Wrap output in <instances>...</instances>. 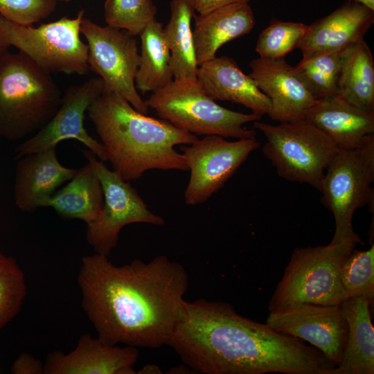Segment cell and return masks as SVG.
<instances>
[{
  "label": "cell",
  "instance_id": "13",
  "mask_svg": "<svg viewBox=\"0 0 374 374\" xmlns=\"http://www.w3.org/2000/svg\"><path fill=\"white\" fill-rule=\"evenodd\" d=\"M104 88V82L99 77L69 87L62 95L56 113L42 129L16 148L15 159L56 147L64 140L76 139L100 161H106L103 145L90 136L84 127L88 107L103 93Z\"/></svg>",
  "mask_w": 374,
  "mask_h": 374
},
{
  "label": "cell",
  "instance_id": "19",
  "mask_svg": "<svg viewBox=\"0 0 374 374\" xmlns=\"http://www.w3.org/2000/svg\"><path fill=\"white\" fill-rule=\"evenodd\" d=\"M304 119L325 133L339 149L357 147L374 136V111L338 94L316 100Z\"/></svg>",
  "mask_w": 374,
  "mask_h": 374
},
{
  "label": "cell",
  "instance_id": "11",
  "mask_svg": "<svg viewBox=\"0 0 374 374\" xmlns=\"http://www.w3.org/2000/svg\"><path fill=\"white\" fill-rule=\"evenodd\" d=\"M259 146L256 137L230 141L218 135L205 136L181 146V154L190 172L184 191L186 204L206 202Z\"/></svg>",
  "mask_w": 374,
  "mask_h": 374
},
{
  "label": "cell",
  "instance_id": "2",
  "mask_svg": "<svg viewBox=\"0 0 374 374\" xmlns=\"http://www.w3.org/2000/svg\"><path fill=\"white\" fill-rule=\"evenodd\" d=\"M167 345L204 374H328L335 367L317 348L204 299L184 300Z\"/></svg>",
  "mask_w": 374,
  "mask_h": 374
},
{
  "label": "cell",
  "instance_id": "1",
  "mask_svg": "<svg viewBox=\"0 0 374 374\" xmlns=\"http://www.w3.org/2000/svg\"><path fill=\"white\" fill-rule=\"evenodd\" d=\"M82 308L109 345L159 348L167 345L188 290L185 267L166 256L114 265L107 256H85L78 276Z\"/></svg>",
  "mask_w": 374,
  "mask_h": 374
},
{
  "label": "cell",
  "instance_id": "16",
  "mask_svg": "<svg viewBox=\"0 0 374 374\" xmlns=\"http://www.w3.org/2000/svg\"><path fill=\"white\" fill-rule=\"evenodd\" d=\"M249 75L269 98L268 116L279 123L305 118L316 99L296 75L294 67L284 59L256 58L250 64Z\"/></svg>",
  "mask_w": 374,
  "mask_h": 374
},
{
  "label": "cell",
  "instance_id": "8",
  "mask_svg": "<svg viewBox=\"0 0 374 374\" xmlns=\"http://www.w3.org/2000/svg\"><path fill=\"white\" fill-rule=\"evenodd\" d=\"M374 136L362 145L339 149L325 170L319 190L332 213L335 231L330 243L361 242L352 224L355 211L373 202Z\"/></svg>",
  "mask_w": 374,
  "mask_h": 374
},
{
  "label": "cell",
  "instance_id": "36",
  "mask_svg": "<svg viewBox=\"0 0 374 374\" xmlns=\"http://www.w3.org/2000/svg\"><path fill=\"white\" fill-rule=\"evenodd\" d=\"M374 10V0H355Z\"/></svg>",
  "mask_w": 374,
  "mask_h": 374
},
{
  "label": "cell",
  "instance_id": "37",
  "mask_svg": "<svg viewBox=\"0 0 374 374\" xmlns=\"http://www.w3.org/2000/svg\"><path fill=\"white\" fill-rule=\"evenodd\" d=\"M57 1V0H56ZM58 1H69V0H58Z\"/></svg>",
  "mask_w": 374,
  "mask_h": 374
},
{
  "label": "cell",
  "instance_id": "15",
  "mask_svg": "<svg viewBox=\"0 0 374 374\" xmlns=\"http://www.w3.org/2000/svg\"><path fill=\"white\" fill-rule=\"evenodd\" d=\"M374 23V10L347 0L328 15L308 25L301 42L303 60L341 53L364 39Z\"/></svg>",
  "mask_w": 374,
  "mask_h": 374
},
{
  "label": "cell",
  "instance_id": "21",
  "mask_svg": "<svg viewBox=\"0 0 374 374\" xmlns=\"http://www.w3.org/2000/svg\"><path fill=\"white\" fill-rule=\"evenodd\" d=\"M193 30L198 66L215 57L224 44L249 33L255 17L249 3L222 6L194 17Z\"/></svg>",
  "mask_w": 374,
  "mask_h": 374
},
{
  "label": "cell",
  "instance_id": "34",
  "mask_svg": "<svg viewBox=\"0 0 374 374\" xmlns=\"http://www.w3.org/2000/svg\"><path fill=\"white\" fill-rule=\"evenodd\" d=\"M250 0H193L195 12L204 14L215 8L238 3H249Z\"/></svg>",
  "mask_w": 374,
  "mask_h": 374
},
{
  "label": "cell",
  "instance_id": "29",
  "mask_svg": "<svg viewBox=\"0 0 374 374\" xmlns=\"http://www.w3.org/2000/svg\"><path fill=\"white\" fill-rule=\"evenodd\" d=\"M303 23L273 19L259 35L256 51L259 57L269 60L284 59L298 48L308 30Z\"/></svg>",
  "mask_w": 374,
  "mask_h": 374
},
{
  "label": "cell",
  "instance_id": "25",
  "mask_svg": "<svg viewBox=\"0 0 374 374\" xmlns=\"http://www.w3.org/2000/svg\"><path fill=\"white\" fill-rule=\"evenodd\" d=\"M338 95L374 111V60L364 39L341 52Z\"/></svg>",
  "mask_w": 374,
  "mask_h": 374
},
{
  "label": "cell",
  "instance_id": "28",
  "mask_svg": "<svg viewBox=\"0 0 374 374\" xmlns=\"http://www.w3.org/2000/svg\"><path fill=\"white\" fill-rule=\"evenodd\" d=\"M26 294V278L16 260L0 253V332L19 312Z\"/></svg>",
  "mask_w": 374,
  "mask_h": 374
},
{
  "label": "cell",
  "instance_id": "27",
  "mask_svg": "<svg viewBox=\"0 0 374 374\" xmlns=\"http://www.w3.org/2000/svg\"><path fill=\"white\" fill-rule=\"evenodd\" d=\"M341 52L302 59L294 67L296 75L316 100L338 94Z\"/></svg>",
  "mask_w": 374,
  "mask_h": 374
},
{
  "label": "cell",
  "instance_id": "20",
  "mask_svg": "<svg viewBox=\"0 0 374 374\" xmlns=\"http://www.w3.org/2000/svg\"><path fill=\"white\" fill-rule=\"evenodd\" d=\"M196 78L205 93L215 100L240 104L260 116L271 111L269 98L231 57H215L202 63L198 66Z\"/></svg>",
  "mask_w": 374,
  "mask_h": 374
},
{
  "label": "cell",
  "instance_id": "23",
  "mask_svg": "<svg viewBox=\"0 0 374 374\" xmlns=\"http://www.w3.org/2000/svg\"><path fill=\"white\" fill-rule=\"evenodd\" d=\"M363 297H348L340 305L348 324L340 363L328 374L374 373V328L370 306Z\"/></svg>",
  "mask_w": 374,
  "mask_h": 374
},
{
  "label": "cell",
  "instance_id": "24",
  "mask_svg": "<svg viewBox=\"0 0 374 374\" xmlns=\"http://www.w3.org/2000/svg\"><path fill=\"white\" fill-rule=\"evenodd\" d=\"M161 22H149L139 35L140 64L135 87L143 93L155 92L173 80L171 54L163 35Z\"/></svg>",
  "mask_w": 374,
  "mask_h": 374
},
{
  "label": "cell",
  "instance_id": "12",
  "mask_svg": "<svg viewBox=\"0 0 374 374\" xmlns=\"http://www.w3.org/2000/svg\"><path fill=\"white\" fill-rule=\"evenodd\" d=\"M98 171L104 204L100 216L87 225L88 243L99 254L108 256L116 247L121 230L132 223L162 226L164 220L153 213L129 181L99 161Z\"/></svg>",
  "mask_w": 374,
  "mask_h": 374
},
{
  "label": "cell",
  "instance_id": "6",
  "mask_svg": "<svg viewBox=\"0 0 374 374\" xmlns=\"http://www.w3.org/2000/svg\"><path fill=\"white\" fill-rule=\"evenodd\" d=\"M357 242L295 249L269 301L268 310L295 303L339 305L348 298L340 272Z\"/></svg>",
  "mask_w": 374,
  "mask_h": 374
},
{
  "label": "cell",
  "instance_id": "7",
  "mask_svg": "<svg viewBox=\"0 0 374 374\" xmlns=\"http://www.w3.org/2000/svg\"><path fill=\"white\" fill-rule=\"evenodd\" d=\"M81 10L37 27L10 21L0 15V51L15 47L50 73L84 75L90 70L88 46L80 38Z\"/></svg>",
  "mask_w": 374,
  "mask_h": 374
},
{
  "label": "cell",
  "instance_id": "10",
  "mask_svg": "<svg viewBox=\"0 0 374 374\" xmlns=\"http://www.w3.org/2000/svg\"><path fill=\"white\" fill-rule=\"evenodd\" d=\"M80 33L87 40L90 70L103 80L105 89L120 94L136 110L147 114L149 108L135 87L140 53L134 36L125 30L102 26L84 17Z\"/></svg>",
  "mask_w": 374,
  "mask_h": 374
},
{
  "label": "cell",
  "instance_id": "30",
  "mask_svg": "<svg viewBox=\"0 0 374 374\" xmlns=\"http://www.w3.org/2000/svg\"><path fill=\"white\" fill-rule=\"evenodd\" d=\"M340 278L348 297H363L373 303L374 244L364 251L354 248L342 265Z\"/></svg>",
  "mask_w": 374,
  "mask_h": 374
},
{
  "label": "cell",
  "instance_id": "18",
  "mask_svg": "<svg viewBox=\"0 0 374 374\" xmlns=\"http://www.w3.org/2000/svg\"><path fill=\"white\" fill-rule=\"evenodd\" d=\"M17 160L15 203L24 212H33L42 207L44 201L78 171L59 162L56 147L26 154Z\"/></svg>",
  "mask_w": 374,
  "mask_h": 374
},
{
  "label": "cell",
  "instance_id": "35",
  "mask_svg": "<svg viewBox=\"0 0 374 374\" xmlns=\"http://www.w3.org/2000/svg\"><path fill=\"white\" fill-rule=\"evenodd\" d=\"M137 373L143 374H159L162 373L161 369L157 365L148 364L145 365L142 369H141Z\"/></svg>",
  "mask_w": 374,
  "mask_h": 374
},
{
  "label": "cell",
  "instance_id": "31",
  "mask_svg": "<svg viewBox=\"0 0 374 374\" xmlns=\"http://www.w3.org/2000/svg\"><path fill=\"white\" fill-rule=\"evenodd\" d=\"M156 15L157 8L152 0H106L104 5L107 25L125 30L134 37L156 19Z\"/></svg>",
  "mask_w": 374,
  "mask_h": 374
},
{
  "label": "cell",
  "instance_id": "26",
  "mask_svg": "<svg viewBox=\"0 0 374 374\" xmlns=\"http://www.w3.org/2000/svg\"><path fill=\"white\" fill-rule=\"evenodd\" d=\"M170 17L163 35L171 54L174 79L196 78V60L191 21L195 10L193 0H171Z\"/></svg>",
  "mask_w": 374,
  "mask_h": 374
},
{
  "label": "cell",
  "instance_id": "3",
  "mask_svg": "<svg viewBox=\"0 0 374 374\" xmlns=\"http://www.w3.org/2000/svg\"><path fill=\"white\" fill-rule=\"evenodd\" d=\"M87 113L107 161L125 181L139 179L150 170H188L175 146L191 144L197 136L138 112L122 96L105 88Z\"/></svg>",
  "mask_w": 374,
  "mask_h": 374
},
{
  "label": "cell",
  "instance_id": "32",
  "mask_svg": "<svg viewBox=\"0 0 374 374\" xmlns=\"http://www.w3.org/2000/svg\"><path fill=\"white\" fill-rule=\"evenodd\" d=\"M56 4V0H0V15L19 24L33 25L50 16Z\"/></svg>",
  "mask_w": 374,
  "mask_h": 374
},
{
  "label": "cell",
  "instance_id": "9",
  "mask_svg": "<svg viewBox=\"0 0 374 374\" xmlns=\"http://www.w3.org/2000/svg\"><path fill=\"white\" fill-rule=\"evenodd\" d=\"M253 127L265 135L262 152L280 177L319 190L338 150L325 133L305 119L276 125L257 121Z\"/></svg>",
  "mask_w": 374,
  "mask_h": 374
},
{
  "label": "cell",
  "instance_id": "22",
  "mask_svg": "<svg viewBox=\"0 0 374 374\" xmlns=\"http://www.w3.org/2000/svg\"><path fill=\"white\" fill-rule=\"evenodd\" d=\"M83 154L87 164L66 186L44 201L42 207L53 208L62 217L79 219L88 225L100 216L104 195L98 171L99 159L89 150Z\"/></svg>",
  "mask_w": 374,
  "mask_h": 374
},
{
  "label": "cell",
  "instance_id": "14",
  "mask_svg": "<svg viewBox=\"0 0 374 374\" xmlns=\"http://www.w3.org/2000/svg\"><path fill=\"white\" fill-rule=\"evenodd\" d=\"M266 323L279 333L308 341L335 366L340 363L348 333L340 305H285L269 311Z\"/></svg>",
  "mask_w": 374,
  "mask_h": 374
},
{
  "label": "cell",
  "instance_id": "33",
  "mask_svg": "<svg viewBox=\"0 0 374 374\" xmlns=\"http://www.w3.org/2000/svg\"><path fill=\"white\" fill-rule=\"evenodd\" d=\"M44 364L27 353L19 355L11 367L14 374H44Z\"/></svg>",
  "mask_w": 374,
  "mask_h": 374
},
{
  "label": "cell",
  "instance_id": "17",
  "mask_svg": "<svg viewBox=\"0 0 374 374\" xmlns=\"http://www.w3.org/2000/svg\"><path fill=\"white\" fill-rule=\"evenodd\" d=\"M139 355L136 347L109 345L84 334L70 353H48L44 374H135Z\"/></svg>",
  "mask_w": 374,
  "mask_h": 374
},
{
  "label": "cell",
  "instance_id": "4",
  "mask_svg": "<svg viewBox=\"0 0 374 374\" xmlns=\"http://www.w3.org/2000/svg\"><path fill=\"white\" fill-rule=\"evenodd\" d=\"M51 74L19 51H0V136L23 139L52 118L62 94Z\"/></svg>",
  "mask_w": 374,
  "mask_h": 374
},
{
  "label": "cell",
  "instance_id": "5",
  "mask_svg": "<svg viewBox=\"0 0 374 374\" xmlns=\"http://www.w3.org/2000/svg\"><path fill=\"white\" fill-rule=\"evenodd\" d=\"M161 119L186 132L236 139L253 138L254 130L244 125L260 116L230 110L218 105L204 91L197 78L174 79L145 100Z\"/></svg>",
  "mask_w": 374,
  "mask_h": 374
}]
</instances>
